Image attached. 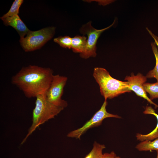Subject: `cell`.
Wrapping results in <instances>:
<instances>
[{
  "mask_svg": "<svg viewBox=\"0 0 158 158\" xmlns=\"http://www.w3.org/2000/svg\"><path fill=\"white\" fill-rule=\"evenodd\" d=\"M105 148L104 145L100 144L95 141L92 150L85 158H102L103 154L102 151Z\"/></svg>",
  "mask_w": 158,
  "mask_h": 158,
  "instance_id": "14",
  "label": "cell"
},
{
  "mask_svg": "<svg viewBox=\"0 0 158 158\" xmlns=\"http://www.w3.org/2000/svg\"><path fill=\"white\" fill-rule=\"evenodd\" d=\"M102 158H120L117 157L114 152H111L110 153H105L103 154Z\"/></svg>",
  "mask_w": 158,
  "mask_h": 158,
  "instance_id": "18",
  "label": "cell"
},
{
  "mask_svg": "<svg viewBox=\"0 0 158 158\" xmlns=\"http://www.w3.org/2000/svg\"><path fill=\"white\" fill-rule=\"evenodd\" d=\"M107 104V99H105L100 109L95 114L90 120L81 128L70 132L67 134V136L80 139L82 135L89 129L100 126L104 119L109 117L121 118L117 115L107 112L106 109Z\"/></svg>",
  "mask_w": 158,
  "mask_h": 158,
  "instance_id": "7",
  "label": "cell"
},
{
  "mask_svg": "<svg viewBox=\"0 0 158 158\" xmlns=\"http://www.w3.org/2000/svg\"><path fill=\"white\" fill-rule=\"evenodd\" d=\"M67 78L59 74L53 75L47 90L45 93L47 100L54 105L64 109L68 105L67 102L61 99L63 89L66 83Z\"/></svg>",
  "mask_w": 158,
  "mask_h": 158,
  "instance_id": "6",
  "label": "cell"
},
{
  "mask_svg": "<svg viewBox=\"0 0 158 158\" xmlns=\"http://www.w3.org/2000/svg\"><path fill=\"white\" fill-rule=\"evenodd\" d=\"M55 28L49 27L35 31H30L24 37L20 38V43L25 52L40 49L53 37Z\"/></svg>",
  "mask_w": 158,
  "mask_h": 158,
  "instance_id": "4",
  "label": "cell"
},
{
  "mask_svg": "<svg viewBox=\"0 0 158 158\" xmlns=\"http://www.w3.org/2000/svg\"><path fill=\"white\" fill-rule=\"evenodd\" d=\"M93 76L99 85L101 94L104 99H112L122 94L131 92L128 82L113 78L105 68H95Z\"/></svg>",
  "mask_w": 158,
  "mask_h": 158,
  "instance_id": "2",
  "label": "cell"
},
{
  "mask_svg": "<svg viewBox=\"0 0 158 158\" xmlns=\"http://www.w3.org/2000/svg\"><path fill=\"white\" fill-rule=\"evenodd\" d=\"M0 18L5 25L11 26L17 31L20 38L24 37L30 31L18 15Z\"/></svg>",
  "mask_w": 158,
  "mask_h": 158,
  "instance_id": "9",
  "label": "cell"
},
{
  "mask_svg": "<svg viewBox=\"0 0 158 158\" xmlns=\"http://www.w3.org/2000/svg\"><path fill=\"white\" fill-rule=\"evenodd\" d=\"M146 29L150 35L154 39V42L155 43L158 48V36L153 33L152 31L150 30L148 28L146 27Z\"/></svg>",
  "mask_w": 158,
  "mask_h": 158,
  "instance_id": "19",
  "label": "cell"
},
{
  "mask_svg": "<svg viewBox=\"0 0 158 158\" xmlns=\"http://www.w3.org/2000/svg\"><path fill=\"white\" fill-rule=\"evenodd\" d=\"M143 113L145 114H151L155 116L157 119V123L155 129L150 133L146 135L138 133L137 134L136 137L137 140L142 142L145 140L151 141L158 138V114L155 113L154 109L150 106L147 107Z\"/></svg>",
  "mask_w": 158,
  "mask_h": 158,
  "instance_id": "10",
  "label": "cell"
},
{
  "mask_svg": "<svg viewBox=\"0 0 158 158\" xmlns=\"http://www.w3.org/2000/svg\"><path fill=\"white\" fill-rule=\"evenodd\" d=\"M147 78L140 73L135 75L133 73L130 76H126L125 80L128 82L130 90L133 91L138 96L146 99L150 104L154 105L156 107L158 105L153 102L147 96L143 86L147 80Z\"/></svg>",
  "mask_w": 158,
  "mask_h": 158,
  "instance_id": "8",
  "label": "cell"
},
{
  "mask_svg": "<svg viewBox=\"0 0 158 158\" xmlns=\"http://www.w3.org/2000/svg\"><path fill=\"white\" fill-rule=\"evenodd\" d=\"M151 45L156 59V64L154 69L150 71L147 74V78H154L158 81V50L155 43L152 42Z\"/></svg>",
  "mask_w": 158,
  "mask_h": 158,
  "instance_id": "13",
  "label": "cell"
},
{
  "mask_svg": "<svg viewBox=\"0 0 158 158\" xmlns=\"http://www.w3.org/2000/svg\"><path fill=\"white\" fill-rule=\"evenodd\" d=\"M53 73L50 68L30 65L23 67L13 76L11 82L27 97H36L45 93L51 81Z\"/></svg>",
  "mask_w": 158,
  "mask_h": 158,
  "instance_id": "1",
  "label": "cell"
},
{
  "mask_svg": "<svg viewBox=\"0 0 158 158\" xmlns=\"http://www.w3.org/2000/svg\"><path fill=\"white\" fill-rule=\"evenodd\" d=\"M54 41L65 48H71L72 39L69 36H59L54 39Z\"/></svg>",
  "mask_w": 158,
  "mask_h": 158,
  "instance_id": "17",
  "label": "cell"
},
{
  "mask_svg": "<svg viewBox=\"0 0 158 158\" xmlns=\"http://www.w3.org/2000/svg\"><path fill=\"white\" fill-rule=\"evenodd\" d=\"M36 98L35 107L32 113V124L28 133L22 142V144L40 125L54 118L64 109L49 102L45 94L39 95Z\"/></svg>",
  "mask_w": 158,
  "mask_h": 158,
  "instance_id": "3",
  "label": "cell"
},
{
  "mask_svg": "<svg viewBox=\"0 0 158 158\" xmlns=\"http://www.w3.org/2000/svg\"><path fill=\"white\" fill-rule=\"evenodd\" d=\"M23 1V0H14L8 11L1 18H5L18 15L20 8Z\"/></svg>",
  "mask_w": 158,
  "mask_h": 158,
  "instance_id": "16",
  "label": "cell"
},
{
  "mask_svg": "<svg viewBox=\"0 0 158 158\" xmlns=\"http://www.w3.org/2000/svg\"><path fill=\"white\" fill-rule=\"evenodd\" d=\"M135 148L140 151H158V138L152 141H142L137 145Z\"/></svg>",
  "mask_w": 158,
  "mask_h": 158,
  "instance_id": "12",
  "label": "cell"
},
{
  "mask_svg": "<svg viewBox=\"0 0 158 158\" xmlns=\"http://www.w3.org/2000/svg\"><path fill=\"white\" fill-rule=\"evenodd\" d=\"M143 86L145 91L149 94L151 100L158 98V81L152 83H145Z\"/></svg>",
  "mask_w": 158,
  "mask_h": 158,
  "instance_id": "15",
  "label": "cell"
},
{
  "mask_svg": "<svg viewBox=\"0 0 158 158\" xmlns=\"http://www.w3.org/2000/svg\"><path fill=\"white\" fill-rule=\"evenodd\" d=\"M72 47L73 52L83 53L85 51L87 44V38L84 36H76L72 38Z\"/></svg>",
  "mask_w": 158,
  "mask_h": 158,
  "instance_id": "11",
  "label": "cell"
},
{
  "mask_svg": "<svg viewBox=\"0 0 158 158\" xmlns=\"http://www.w3.org/2000/svg\"><path fill=\"white\" fill-rule=\"evenodd\" d=\"M115 20L111 25L103 29L98 30L95 28L91 25V22H89L83 25L80 28V32L87 36L86 47L84 51L80 54L82 58L87 59L90 57H95L96 53V44L97 40L102 33L111 27L114 24Z\"/></svg>",
  "mask_w": 158,
  "mask_h": 158,
  "instance_id": "5",
  "label": "cell"
},
{
  "mask_svg": "<svg viewBox=\"0 0 158 158\" xmlns=\"http://www.w3.org/2000/svg\"><path fill=\"white\" fill-rule=\"evenodd\" d=\"M157 156L156 158H158V151H157Z\"/></svg>",
  "mask_w": 158,
  "mask_h": 158,
  "instance_id": "20",
  "label": "cell"
}]
</instances>
